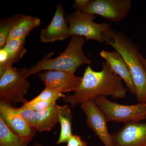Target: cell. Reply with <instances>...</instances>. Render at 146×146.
<instances>
[{
	"instance_id": "obj_1",
	"label": "cell",
	"mask_w": 146,
	"mask_h": 146,
	"mask_svg": "<svg viewBox=\"0 0 146 146\" xmlns=\"http://www.w3.org/2000/svg\"><path fill=\"white\" fill-rule=\"evenodd\" d=\"M102 66L99 72L87 66L78 88L73 94L65 95L63 101L75 108L101 96H110L114 99L125 98L128 89L123 85L122 80L112 72L105 61L102 63Z\"/></svg>"
},
{
	"instance_id": "obj_2",
	"label": "cell",
	"mask_w": 146,
	"mask_h": 146,
	"mask_svg": "<svg viewBox=\"0 0 146 146\" xmlns=\"http://www.w3.org/2000/svg\"><path fill=\"white\" fill-rule=\"evenodd\" d=\"M104 43L121 55L129 70L136 87L139 102H146V72L141 59V54L133 41L122 31L110 29L104 35Z\"/></svg>"
},
{
	"instance_id": "obj_3",
	"label": "cell",
	"mask_w": 146,
	"mask_h": 146,
	"mask_svg": "<svg viewBox=\"0 0 146 146\" xmlns=\"http://www.w3.org/2000/svg\"><path fill=\"white\" fill-rule=\"evenodd\" d=\"M86 41L81 36H72L68 46L57 57L52 58L54 53L47 55L41 61L29 68H24L27 78L42 71L58 70L75 73L77 69L84 64L91 65V62L83 52L82 47Z\"/></svg>"
},
{
	"instance_id": "obj_4",
	"label": "cell",
	"mask_w": 146,
	"mask_h": 146,
	"mask_svg": "<svg viewBox=\"0 0 146 146\" xmlns=\"http://www.w3.org/2000/svg\"><path fill=\"white\" fill-rule=\"evenodd\" d=\"M24 68L17 69L9 65L0 72L1 102L10 103H25L30 83L27 80Z\"/></svg>"
},
{
	"instance_id": "obj_5",
	"label": "cell",
	"mask_w": 146,
	"mask_h": 146,
	"mask_svg": "<svg viewBox=\"0 0 146 146\" xmlns=\"http://www.w3.org/2000/svg\"><path fill=\"white\" fill-rule=\"evenodd\" d=\"M95 103L106 118L108 122H139L146 119V102L125 105L114 102L106 97L99 96Z\"/></svg>"
},
{
	"instance_id": "obj_6",
	"label": "cell",
	"mask_w": 146,
	"mask_h": 146,
	"mask_svg": "<svg viewBox=\"0 0 146 146\" xmlns=\"http://www.w3.org/2000/svg\"><path fill=\"white\" fill-rule=\"evenodd\" d=\"M71 36H81L86 41L93 40L104 44L105 33L111 28V24L94 22L95 15L76 10L66 16Z\"/></svg>"
},
{
	"instance_id": "obj_7",
	"label": "cell",
	"mask_w": 146,
	"mask_h": 146,
	"mask_svg": "<svg viewBox=\"0 0 146 146\" xmlns=\"http://www.w3.org/2000/svg\"><path fill=\"white\" fill-rule=\"evenodd\" d=\"M131 6L130 0H88L82 11L117 23L127 17Z\"/></svg>"
},
{
	"instance_id": "obj_8",
	"label": "cell",
	"mask_w": 146,
	"mask_h": 146,
	"mask_svg": "<svg viewBox=\"0 0 146 146\" xmlns=\"http://www.w3.org/2000/svg\"><path fill=\"white\" fill-rule=\"evenodd\" d=\"M86 117L87 125L103 143L105 146H114L112 134L109 133L108 121L94 100L85 102L80 105Z\"/></svg>"
},
{
	"instance_id": "obj_9",
	"label": "cell",
	"mask_w": 146,
	"mask_h": 146,
	"mask_svg": "<svg viewBox=\"0 0 146 146\" xmlns=\"http://www.w3.org/2000/svg\"><path fill=\"white\" fill-rule=\"evenodd\" d=\"M46 87L62 93L74 91L81 83L82 77L74 73L58 70H49L37 74Z\"/></svg>"
},
{
	"instance_id": "obj_10",
	"label": "cell",
	"mask_w": 146,
	"mask_h": 146,
	"mask_svg": "<svg viewBox=\"0 0 146 146\" xmlns=\"http://www.w3.org/2000/svg\"><path fill=\"white\" fill-rule=\"evenodd\" d=\"M0 119L27 144L31 141L37 131L35 128L31 126L16 113L13 107L2 102L0 103Z\"/></svg>"
},
{
	"instance_id": "obj_11",
	"label": "cell",
	"mask_w": 146,
	"mask_h": 146,
	"mask_svg": "<svg viewBox=\"0 0 146 146\" xmlns=\"http://www.w3.org/2000/svg\"><path fill=\"white\" fill-rule=\"evenodd\" d=\"M112 136L114 146H146V123H126Z\"/></svg>"
},
{
	"instance_id": "obj_12",
	"label": "cell",
	"mask_w": 146,
	"mask_h": 146,
	"mask_svg": "<svg viewBox=\"0 0 146 146\" xmlns=\"http://www.w3.org/2000/svg\"><path fill=\"white\" fill-rule=\"evenodd\" d=\"M70 36L65 11L62 5L58 4L51 22L41 31L40 41L43 43H50L65 40Z\"/></svg>"
},
{
	"instance_id": "obj_13",
	"label": "cell",
	"mask_w": 146,
	"mask_h": 146,
	"mask_svg": "<svg viewBox=\"0 0 146 146\" xmlns=\"http://www.w3.org/2000/svg\"><path fill=\"white\" fill-rule=\"evenodd\" d=\"M100 55L108 64L112 72L125 83L129 92L136 96V87L130 70L121 55L116 50L111 52L102 50Z\"/></svg>"
},
{
	"instance_id": "obj_14",
	"label": "cell",
	"mask_w": 146,
	"mask_h": 146,
	"mask_svg": "<svg viewBox=\"0 0 146 146\" xmlns=\"http://www.w3.org/2000/svg\"><path fill=\"white\" fill-rule=\"evenodd\" d=\"M40 23L41 20L37 17L20 14L11 29L8 40L27 36Z\"/></svg>"
},
{
	"instance_id": "obj_15",
	"label": "cell",
	"mask_w": 146,
	"mask_h": 146,
	"mask_svg": "<svg viewBox=\"0 0 146 146\" xmlns=\"http://www.w3.org/2000/svg\"><path fill=\"white\" fill-rule=\"evenodd\" d=\"M57 113L58 122L60 123V131L56 144L67 143L72 133V115L68 105L59 106L57 104Z\"/></svg>"
},
{
	"instance_id": "obj_16",
	"label": "cell",
	"mask_w": 146,
	"mask_h": 146,
	"mask_svg": "<svg viewBox=\"0 0 146 146\" xmlns=\"http://www.w3.org/2000/svg\"><path fill=\"white\" fill-rule=\"evenodd\" d=\"M36 129L37 131H50L58 122L57 104L36 111Z\"/></svg>"
},
{
	"instance_id": "obj_17",
	"label": "cell",
	"mask_w": 146,
	"mask_h": 146,
	"mask_svg": "<svg viewBox=\"0 0 146 146\" xmlns=\"http://www.w3.org/2000/svg\"><path fill=\"white\" fill-rule=\"evenodd\" d=\"M26 38V36H23L7 41L4 47L9 54V65H12L13 63L21 60L27 52L25 47Z\"/></svg>"
},
{
	"instance_id": "obj_18",
	"label": "cell",
	"mask_w": 146,
	"mask_h": 146,
	"mask_svg": "<svg viewBox=\"0 0 146 146\" xmlns=\"http://www.w3.org/2000/svg\"><path fill=\"white\" fill-rule=\"evenodd\" d=\"M28 145L0 119V146H28Z\"/></svg>"
},
{
	"instance_id": "obj_19",
	"label": "cell",
	"mask_w": 146,
	"mask_h": 146,
	"mask_svg": "<svg viewBox=\"0 0 146 146\" xmlns=\"http://www.w3.org/2000/svg\"><path fill=\"white\" fill-rule=\"evenodd\" d=\"M20 14L3 19L0 23V49L3 48L8 41L11 29Z\"/></svg>"
},
{
	"instance_id": "obj_20",
	"label": "cell",
	"mask_w": 146,
	"mask_h": 146,
	"mask_svg": "<svg viewBox=\"0 0 146 146\" xmlns=\"http://www.w3.org/2000/svg\"><path fill=\"white\" fill-rule=\"evenodd\" d=\"M65 95L62 93H59L56 90L46 87L43 91L37 96L32 100L30 101H27L23 104L25 106H30L35 104L39 102L47 100L56 97H60L64 98Z\"/></svg>"
},
{
	"instance_id": "obj_21",
	"label": "cell",
	"mask_w": 146,
	"mask_h": 146,
	"mask_svg": "<svg viewBox=\"0 0 146 146\" xmlns=\"http://www.w3.org/2000/svg\"><path fill=\"white\" fill-rule=\"evenodd\" d=\"M13 109L28 123L36 129V111L23 105L18 108L13 107Z\"/></svg>"
},
{
	"instance_id": "obj_22",
	"label": "cell",
	"mask_w": 146,
	"mask_h": 146,
	"mask_svg": "<svg viewBox=\"0 0 146 146\" xmlns=\"http://www.w3.org/2000/svg\"><path fill=\"white\" fill-rule=\"evenodd\" d=\"M60 98H61V97H55V98H53L51 99L50 100L39 102L36 103L35 104L30 106H23L34 110L35 111H38V110L46 109V108L52 106L55 104H56V101L58 99Z\"/></svg>"
},
{
	"instance_id": "obj_23",
	"label": "cell",
	"mask_w": 146,
	"mask_h": 146,
	"mask_svg": "<svg viewBox=\"0 0 146 146\" xmlns=\"http://www.w3.org/2000/svg\"><path fill=\"white\" fill-rule=\"evenodd\" d=\"M9 54L5 47L0 49V72H2L9 65Z\"/></svg>"
},
{
	"instance_id": "obj_24",
	"label": "cell",
	"mask_w": 146,
	"mask_h": 146,
	"mask_svg": "<svg viewBox=\"0 0 146 146\" xmlns=\"http://www.w3.org/2000/svg\"><path fill=\"white\" fill-rule=\"evenodd\" d=\"M66 146H87L85 141L76 134H72L68 139Z\"/></svg>"
},
{
	"instance_id": "obj_25",
	"label": "cell",
	"mask_w": 146,
	"mask_h": 146,
	"mask_svg": "<svg viewBox=\"0 0 146 146\" xmlns=\"http://www.w3.org/2000/svg\"><path fill=\"white\" fill-rule=\"evenodd\" d=\"M141 59L142 63L143 65L144 68H145V70L146 72V58H144L143 56H142V55H141Z\"/></svg>"
},
{
	"instance_id": "obj_26",
	"label": "cell",
	"mask_w": 146,
	"mask_h": 146,
	"mask_svg": "<svg viewBox=\"0 0 146 146\" xmlns=\"http://www.w3.org/2000/svg\"><path fill=\"white\" fill-rule=\"evenodd\" d=\"M33 146H44L41 145V144L39 143H36L34 144Z\"/></svg>"
},
{
	"instance_id": "obj_27",
	"label": "cell",
	"mask_w": 146,
	"mask_h": 146,
	"mask_svg": "<svg viewBox=\"0 0 146 146\" xmlns=\"http://www.w3.org/2000/svg\"></svg>"
}]
</instances>
